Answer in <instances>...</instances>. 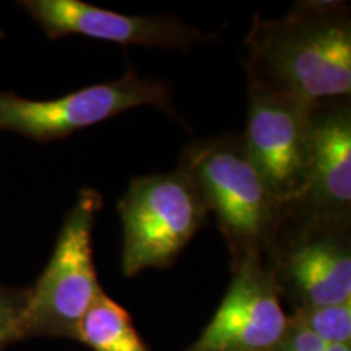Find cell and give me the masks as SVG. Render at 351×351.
<instances>
[{"label": "cell", "mask_w": 351, "mask_h": 351, "mask_svg": "<svg viewBox=\"0 0 351 351\" xmlns=\"http://www.w3.org/2000/svg\"><path fill=\"white\" fill-rule=\"evenodd\" d=\"M26 301V289H13L0 285V351L23 340L21 317Z\"/></svg>", "instance_id": "4fadbf2b"}, {"label": "cell", "mask_w": 351, "mask_h": 351, "mask_svg": "<svg viewBox=\"0 0 351 351\" xmlns=\"http://www.w3.org/2000/svg\"><path fill=\"white\" fill-rule=\"evenodd\" d=\"M20 7L41 25L51 39L78 34L121 46L181 51L215 39L213 34L189 26L176 16L124 15L82 0H25L20 2Z\"/></svg>", "instance_id": "9c48e42d"}, {"label": "cell", "mask_w": 351, "mask_h": 351, "mask_svg": "<svg viewBox=\"0 0 351 351\" xmlns=\"http://www.w3.org/2000/svg\"><path fill=\"white\" fill-rule=\"evenodd\" d=\"M232 274L213 319L186 351H271L282 340L288 315L262 257L244 258Z\"/></svg>", "instance_id": "ba28073f"}, {"label": "cell", "mask_w": 351, "mask_h": 351, "mask_svg": "<svg viewBox=\"0 0 351 351\" xmlns=\"http://www.w3.org/2000/svg\"><path fill=\"white\" fill-rule=\"evenodd\" d=\"M271 351H351V346L326 343L288 320L287 332Z\"/></svg>", "instance_id": "5bb4252c"}, {"label": "cell", "mask_w": 351, "mask_h": 351, "mask_svg": "<svg viewBox=\"0 0 351 351\" xmlns=\"http://www.w3.org/2000/svg\"><path fill=\"white\" fill-rule=\"evenodd\" d=\"M289 213L351 218V106L348 98L314 104L306 187Z\"/></svg>", "instance_id": "30bf717a"}, {"label": "cell", "mask_w": 351, "mask_h": 351, "mask_svg": "<svg viewBox=\"0 0 351 351\" xmlns=\"http://www.w3.org/2000/svg\"><path fill=\"white\" fill-rule=\"evenodd\" d=\"M247 98L245 153L288 215L306 187L314 104L249 80Z\"/></svg>", "instance_id": "52a82bcc"}, {"label": "cell", "mask_w": 351, "mask_h": 351, "mask_svg": "<svg viewBox=\"0 0 351 351\" xmlns=\"http://www.w3.org/2000/svg\"><path fill=\"white\" fill-rule=\"evenodd\" d=\"M117 208L125 276L173 265L210 215L199 189L179 168L132 179Z\"/></svg>", "instance_id": "277c9868"}, {"label": "cell", "mask_w": 351, "mask_h": 351, "mask_svg": "<svg viewBox=\"0 0 351 351\" xmlns=\"http://www.w3.org/2000/svg\"><path fill=\"white\" fill-rule=\"evenodd\" d=\"M103 197L85 187L70 210L47 267L26 289L21 317L23 339L67 337L77 339L78 327L103 288L98 282L91 232Z\"/></svg>", "instance_id": "3957f363"}, {"label": "cell", "mask_w": 351, "mask_h": 351, "mask_svg": "<svg viewBox=\"0 0 351 351\" xmlns=\"http://www.w3.org/2000/svg\"><path fill=\"white\" fill-rule=\"evenodd\" d=\"M184 171L217 217L231 257V270L244 258L262 257L287 210L245 153L243 135L192 142L182 152Z\"/></svg>", "instance_id": "7a4b0ae2"}, {"label": "cell", "mask_w": 351, "mask_h": 351, "mask_svg": "<svg viewBox=\"0 0 351 351\" xmlns=\"http://www.w3.org/2000/svg\"><path fill=\"white\" fill-rule=\"evenodd\" d=\"M75 340L93 351H150L129 313L104 291L83 317Z\"/></svg>", "instance_id": "8fae6325"}, {"label": "cell", "mask_w": 351, "mask_h": 351, "mask_svg": "<svg viewBox=\"0 0 351 351\" xmlns=\"http://www.w3.org/2000/svg\"><path fill=\"white\" fill-rule=\"evenodd\" d=\"M295 309L351 301V218L287 215L262 254Z\"/></svg>", "instance_id": "5b68a950"}, {"label": "cell", "mask_w": 351, "mask_h": 351, "mask_svg": "<svg viewBox=\"0 0 351 351\" xmlns=\"http://www.w3.org/2000/svg\"><path fill=\"white\" fill-rule=\"evenodd\" d=\"M145 104L178 117L169 86L155 78L138 77L135 70L117 80L91 85L54 99H28L0 91V132H15L38 142H52Z\"/></svg>", "instance_id": "8992f818"}, {"label": "cell", "mask_w": 351, "mask_h": 351, "mask_svg": "<svg viewBox=\"0 0 351 351\" xmlns=\"http://www.w3.org/2000/svg\"><path fill=\"white\" fill-rule=\"evenodd\" d=\"M288 320L330 345L351 346V301L295 309Z\"/></svg>", "instance_id": "7c38bea8"}, {"label": "cell", "mask_w": 351, "mask_h": 351, "mask_svg": "<svg viewBox=\"0 0 351 351\" xmlns=\"http://www.w3.org/2000/svg\"><path fill=\"white\" fill-rule=\"evenodd\" d=\"M247 80L306 104L350 98V7L335 0L296 2L282 19L254 15L244 41Z\"/></svg>", "instance_id": "6da1fadb"}]
</instances>
